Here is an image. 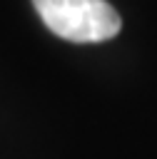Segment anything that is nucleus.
I'll return each mask as SVG.
<instances>
[{"instance_id":"1","label":"nucleus","mask_w":157,"mask_h":159,"mask_svg":"<svg viewBox=\"0 0 157 159\" xmlns=\"http://www.w3.org/2000/svg\"><path fill=\"white\" fill-rule=\"evenodd\" d=\"M32 5L47 30L70 42H105L122 27L107 0H32Z\"/></svg>"}]
</instances>
